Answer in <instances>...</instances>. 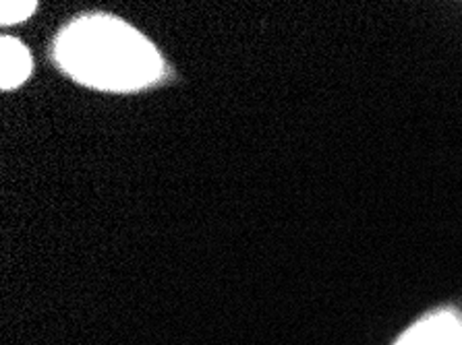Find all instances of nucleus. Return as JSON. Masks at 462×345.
<instances>
[{"label":"nucleus","mask_w":462,"mask_h":345,"mask_svg":"<svg viewBox=\"0 0 462 345\" xmlns=\"http://www.w3.org/2000/svg\"><path fill=\"white\" fill-rule=\"evenodd\" d=\"M54 60L81 86L133 94L166 75L158 48L123 19L89 13L62 27L54 40Z\"/></svg>","instance_id":"f257e3e1"},{"label":"nucleus","mask_w":462,"mask_h":345,"mask_svg":"<svg viewBox=\"0 0 462 345\" xmlns=\"http://www.w3.org/2000/svg\"><path fill=\"white\" fill-rule=\"evenodd\" d=\"M394 345H462V314L452 308L427 314L404 331Z\"/></svg>","instance_id":"f03ea898"},{"label":"nucleus","mask_w":462,"mask_h":345,"mask_svg":"<svg viewBox=\"0 0 462 345\" xmlns=\"http://www.w3.org/2000/svg\"><path fill=\"white\" fill-rule=\"evenodd\" d=\"M32 54L17 38L5 35L0 40V89L11 91L30 79L32 75Z\"/></svg>","instance_id":"7ed1b4c3"},{"label":"nucleus","mask_w":462,"mask_h":345,"mask_svg":"<svg viewBox=\"0 0 462 345\" xmlns=\"http://www.w3.org/2000/svg\"><path fill=\"white\" fill-rule=\"evenodd\" d=\"M36 6L38 3H33V0H3V3H0V23H21V21L30 19L33 15Z\"/></svg>","instance_id":"20e7f679"}]
</instances>
